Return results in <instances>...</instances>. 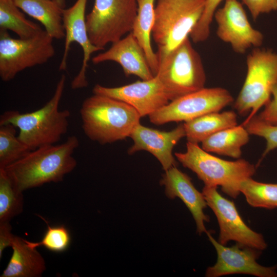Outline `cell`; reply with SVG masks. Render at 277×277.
<instances>
[{"mask_svg":"<svg viewBox=\"0 0 277 277\" xmlns=\"http://www.w3.org/2000/svg\"><path fill=\"white\" fill-rule=\"evenodd\" d=\"M79 146L78 138L72 135L58 145H45L31 150L25 156L4 169L21 191L57 183L77 165L73 156Z\"/></svg>","mask_w":277,"mask_h":277,"instance_id":"cell-1","label":"cell"},{"mask_svg":"<svg viewBox=\"0 0 277 277\" xmlns=\"http://www.w3.org/2000/svg\"><path fill=\"white\" fill-rule=\"evenodd\" d=\"M66 80L62 74L53 96L42 108L29 113L6 111L1 115L0 125L11 124L17 128L18 138L31 150L60 141L68 131L70 116L68 110L59 109Z\"/></svg>","mask_w":277,"mask_h":277,"instance_id":"cell-2","label":"cell"},{"mask_svg":"<svg viewBox=\"0 0 277 277\" xmlns=\"http://www.w3.org/2000/svg\"><path fill=\"white\" fill-rule=\"evenodd\" d=\"M80 113L85 135L101 144L129 137L141 117L129 104L94 94L84 101Z\"/></svg>","mask_w":277,"mask_h":277,"instance_id":"cell-3","label":"cell"},{"mask_svg":"<svg viewBox=\"0 0 277 277\" xmlns=\"http://www.w3.org/2000/svg\"><path fill=\"white\" fill-rule=\"evenodd\" d=\"M206 0H156L152 36L159 66L190 34L200 19Z\"/></svg>","mask_w":277,"mask_h":277,"instance_id":"cell-4","label":"cell"},{"mask_svg":"<svg viewBox=\"0 0 277 277\" xmlns=\"http://www.w3.org/2000/svg\"><path fill=\"white\" fill-rule=\"evenodd\" d=\"M177 160L194 172L207 186H221L222 190L234 199L240 194L242 182L255 172L254 166L247 161L223 160L200 147L197 143L187 142L185 152H175Z\"/></svg>","mask_w":277,"mask_h":277,"instance_id":"cell-5","label":"cell"},{"mask_svg":"<svg viewBox=\"0 0 277 277\" xmlns=\"http://www.w3.org/2000/svg\"><path fill=\"white\" fill-rule=\"evenodd\" d=\"M247 73L241 90L234 102L239 114H249L245 121L255 115L269 101L277 83V52L254 48L246 58Z\"/></svg>","mask_w":277,"mask_h":277,"instance_id":"cell-6","label":"cell"},{"mask_svg":"<svg viewBox=\"0 0 277 277\" xmlns=\"http://www.w3.org/2000/svg\"><path fill=\"white\" fill-rule=\"evenodd\" d=\"M155 75L169 101L205 88L206 81L201 56L189 37L160 64Z\"/></svg>","mask_w":277,"mask_h":277,"instance_id":"cell-7","label":"cell"},{"mask_svg":"<svg viewBox=\"0 0 277 277\" xmlns=\"http://www.w3.org/2000/svg\"><path fill=\"white\" fill-rule=\"evenodd\" d=\"M137 9L136 0H94L86 17L91 43L104 50L132 32Z\"/></svg>","mask_w":277,"mask_h":277,"instance_id":"cell-8","label":"cell"},{"mask_svg":"<svg viewBox=\"0 0 277 277\" xmlns=\"http://www.w3.org/2000/svg\"><path fill=\"white\" fill-rule=\"evenodd\" d=\"M53 40L45 30L29 38H13L0 30L1 80L10 81L25 69L47 62L55 54Z\"/></svg>","mask_w":277,"mask_h":277,"instance_id":"cell-9","label":"cell"},{"mask_svg":"<svg viewBox=\"0 0 277 277\" xmlns=\"http://www.w3.org/2000/svg\"><path fill=\"white\" fill-rule=\"evenodd\" d=\"M233 101L231 93L225 88L205 87L171 101L150 114L149 120L155 125L185 122L210 112H219Z\"/></svg>","mask_w":277,"mask_h":277,"instance_id":"cell-10","label":"cell"},{"mask_svg":"<svg viewBox=\"0 0 277 277\" xmlns=\"http://www.w3.org/2000/svg\"><path fill=\"white\" fill-rule=\"evenodd\" d=\"M216 188L204 186L202 193L218 221V242L225 245L229 241H234L241 247L261 251L265 249L267 245L262 234L252 230L244 223L234 203L222 196Z\"/></svg>","mask_w":277,"mask_h":277,"instance_id":"cell-11","label":"cell"},{"mask_svg":"<svg viewBox=\"0 0 277 277\" xmlns=\"http://www.w3.org/2000/svg\"><path fill=\"white\" fill-rule=\"evenodd\" d=\"M213 18L217 25L216 35L230 44L236 53L243 54L251 47H260L264 35L250 23L242 4L238 0H225L217 9Z\"/></svg>","mask_w":277,"mask_h":277,"instance_id":"cell-12","label":"cell"},{"mask_svg":"<svg viewBox=\"0 0 277 277\" xmlns=\"http://www.w3.org/2000/svg\"><path fill=\"white\" fill-rule=\"evenodd\" d=\"M206 233L217 253L216 262L207 268L206 276L219 277L237 273L258 277L277 276L276 266L266 267L256 262L261 250L241 247L238 244L227 247L216 241L209 232Z\"/></svg>","mask_w":277,"mask_h":277,"instance_id":"cell-13","label":"cell"},{"mask_svg":"<svg viewBox=\"0 0 277 277\" xmlns=\"http://www.w3.org/2000/svg\"><path fill=\"white\" fill-rule=\"evenodd\" d=\"M87 2V0H76L71 7L64 9L63 14L65 40L59 70L64 71L67 69V58L71 44L74 42L78 44L83 52L81 68L71 84V88L74 90L83 88L88 86L86 70L91 54L96 51L103 50L92 45L88 35L85 16Z\"/></svg>","mask_w":277,"mask_h":277,"instance_id":"cell-14","label":"cell"},{"mask_svg":"<svg viewBox=\"0 0 277 277\" xmlns=\"http://www.w3.org/2000/svg\"><path fill=\"white\" fill-rule=\"evenodd\" d=\"M94 94L110 97L125 102L133 107L141 117L149 115L168 104L169 100L159 78L155 75L149 80L136 82L117 87L96 84Z\"/></svg>","mask_w":277,"mask_h":277,"instance_id":"cell-15","label":"cell"},{"mask_svg":"<svg viewBox=\"0 0 277 277\" xmlns=\"http://www.w3.org/2000/svg\"><path fill=\"white\" fill-rule=\"evenodd\" d=\"M186 132L183 123L169 131L145 127L140 123L131 132L130 136L133 144L128 150L129 154L141 150L147 151L154 155L161 163L164 171L177 166L172 150Z\"/></svg>","mask_w":277,"mask_h":277,"instance_id":"cell-16","label":"cell"},{"mask_svg":"<svg viewBox=\"0 0 277 277\" xmlns=\"http://www.w3.org/2000/svg\"><path fill=\"white\" fill-rule=\"evenodd\" d=\"M160 184L165 186L167 197H179L183 202L193 216L197 232L199 234L207 233L205 223L210 220L209 217L204 213V209L208 206L207 203L203 193L193 185L191 178L176 166H173L165 171Z\"/></svg>","mask_w":277,"mask_h":277,"instance_id":"cell-17","label":"cell"},{"mask_svg":"<svg viewBox=\"0 0 277 277\" xmlns=\"http://www.w3.org/2000/svg\"><path fill=\"white\" fill-rule=\"evenodd\" d=\"M112 61L118 64L126 76L134 75L142 80H149L155 75L149 66L145 53L132 32L112 44L107 50L92 58L94 64Z\"/></svg>","mask_w":277,"mask_h":277,"instance_id":"cell-18","label":"cell"},{"mask_svg":"<svg viewBox=\"0 0 277 277\" xmlns=\"http://www.w3.org/2000/svg\"><path fill=\"white\" fill-rule=\"evenodd\" d=\"M23 11L41 23L52 38L65 37L63 14L65 0H13Z\"/></svg>","mask_w":277,"mask_h":277,"instance_id":"cell-19","label":"cell"},{"mask_svg":"<svg viewBox=\"0 0 277 277\" xmlns=\"http://www.w3.org/2000/svg\"><path fill=\"white\" fill-rule=\"evenodd\" d=\"M11 247L12 256L1 277H40L46 270L45 260L36 248L27 245L25 239L16 236Z\"/></svg>","mask_w":277,"mask_h":277,"instance_id":"cell-20","label":"cell"},{"mask_svg":"<svg viewBox=\"0 0 277 277\" xmlns=\"http://www.w3.org/2000/svg\"><path fill=\"white\" fill-rule=\"evenodd\" d=\"M183 125L187 141L198 144L220 131L237 125V115L233 111L210 112Z\"/></svg>","mask_w":277,"mask_h":277,"instance_id":"cell-21","label":"cell"},{"mask_svg":"<svg viewBox=\"0 0 277 277\" xmlns=\"http://www.w3.org/2000/svg\"><path fill=\"white\" fill-rule=\"evenodd\" d=\"M156 0H136L137 14L132 33L144 50L150 69L155 75L159 69V63L151 42V36L154 21Z\"/></svg>","mask_w":277,"mask_h":277,"instance_id":"cell-22","label":"cell"},{"mask_svg":"<svg viewBox=\"0 0 277 277\" xmlns=\"http://www.w3.org/2000/svg\"><path fill=\"white\" fill-rule=\"evenodd\" d=\"M249 133L243 125H236L220 131L202 142V148L208 152L240 159L242 147L249 140Z\"/></svg>","mask_w":277,"mask_h":277,"instance_id":"cell-23","label":"cell"},{"mask_svg":"<svg viewBox=\"0 0 277 277\" xmlns=\"http://www.w3.org/2000/svg\"><path fill=\"white\" fill-rule=\"evenodd\" d=\"M0 30L12 31L21 38L34 37L44 30L26 18L13 0H0Z\"/></svg>","mask_w":277,"mask_h":277,"instance_id":"cell-24","label":"cell"},{"mask_svg":"<svg viewBox=\"0 0 277 277\" xmlns=\"http://www.w3.org/2000/svg\"><path fill=\"white\" fill-rule=\"evenodd\" d=\"M23 192L14 184L5 169L0 168V222H10L23 212Z\"/></svg>","mask_w":277,"mask_h":277,"instance_id":"cell-25","label":"cell"},{"mask_svg":"<svg viewBox=\"0 0 277 277\" xmlns=\"http://www.w3.org/2000/svg\"><path fill=\"white\" fill-rule=\"evenodd\" d=\"M240 191L251 206L267 209L277 208V184L256 181L251 177L243 181Z\"/></svg>","mask_w":277,"mask_h":277,"instance_id":"cell-26","label":"cell"},{"mask_svg":"<svg viewBox=\"0 0 277 277\" xmlns=\"http://www.w3.org/2000/svg\"><path fill=\"white\" fill-rule=\"evenodd\" d=\"M15 127L0 125V168H5L25 156L31 150L16 136Z\"/></svg>","mask_w":277,"mask_h":277,"instance_id":"cell-27","label":"cell"},{"mask_svg":"<svg viewBox=\"0 0 277 277\" xmlns=\"http://www.w3.org/2000/svg\"><path fill=\"white\" fill-rule=\"evenodd\" d=\"M47 224V228L42 240L38 242H32L26 240L27 245L32 248L43 246L48 250L54 252H62L69 247L71 237L69 231L64 225L50 226L47 221L39 215Z\"/></svg>","mask_w":277,"mask_h":277,"instance_id":"cell-28","label":"cell"},{"mask_svg":"<svg viewBox=\"0 0 277 277\" xmlns=\"http://www.w3.org/2000/svg\"><path fill=\"white\" fill-rule=\"evenodd\" d=\"M249 134L263 137L266 142L263 156L277 148V123L266 122L258 115H254L242 124Z\"/></svg>","mask_w":277,"mask_h":277,"instance_id":"cell-29","label":"cell"},{"mask_svg":"<svg viewBox=\"0 0 277 277\" xmlns=\"http://www.w3.org/2000/svg\"><path fill=\"white\" fill-rule=\"evenodd\" d=\"M222 1L206 0L203 14L189 36L193 43L203 42L208 38L214 13Z\"/></svg>","mask_w":277,"mask_h":277,"instance_id":"cell-30","label":"cell"},{"mask_svg":"<svg viewBox=\"0 0 277 277\" xmlns=\"http://www.w3.org/2000/svg\"><path fill=\"white\" fill-rule=\"evenodd\" d=\"M249 10L253 20L262 14L277 10V0H241Z\"/></svg>","mask_w":277,"mask_h":277,"instance_id":"cell-31","label":"cell"},{"mask_svg":"<svg viewBox=\"0 0 277 277\" xmlns=\"http://www.w3.org/2000/svg\"><path fill=\"white\" fill-rule=\"evenodd\" d=\"M258 116L266 122L277 123V83L272 89L270 100Z\"/></svg>","mask_w":277,"mask_h":277,"instance_id":"cell-32","label":"cell"},{"mask_svg":"<svg viewBox=\"0 0 277 277\" xmlns=\"http://www.w3.org/2000/svg\"><path fill=\"white\" fill-rule=\"evenodd\" d=\"M15 235L12 233L10 222H0V258L5 249L11 247Z\"/></svg>","mask_w":277,"mask_h":277,"instance_id":"cell-33","label":"cell"}]
</instances>
